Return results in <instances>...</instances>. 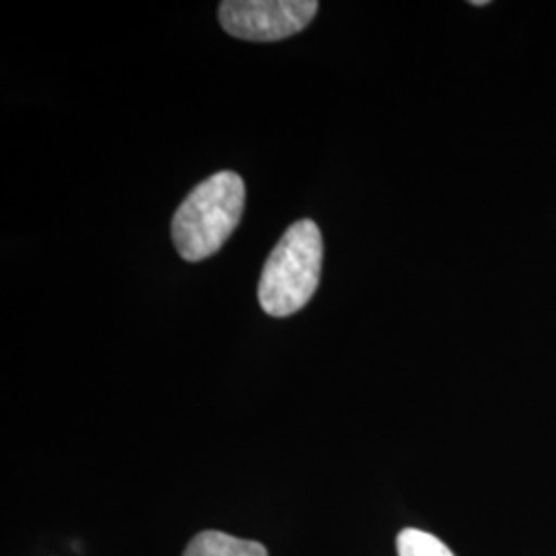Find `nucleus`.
<instances>
[{
	"instance_id": "obj_2",
	"label": "nucleus",
	"mask_w": 556,
	"mask_h": 556,
	"mask_svg": "<svg viewBox=\"0 0 556 556\" xmlns=\"http://www.w3.org/2000/svg\"><path fill=\"white\" fill-rule=\"evenodd\" d=\"M324 241L318 225L303 219L293 223L264 264L258 299L273 318H287L303 309L314 298L321 278Z\"/></svg>"
},
{
	"instance_id": "obj_3",
	"label": "nucleus",
	"mask_w": 556,
	"mask_h": 556,
	"mask_svg": "<svg viewBox=\"0 0 556 556\" xmlns=\"http://www.w3.org/2000/svg\"><path fill=\"white\" fill-rule=\"evenodd\" d=\"M316 0H227L220 2L223 29L248 41H277L303 31L318 13Z\"/></svg>"
},
{
	"instance_id": "obj_4",
	"label": "nucleus",
	"mask_w": 556,
	"mask_h": 556,
	"mask_svg": "<svg viewBox=\"0 0 556 556\" xmlns=\"http://www.w3.org/2000/svg\"><path fill=\"white\" fill-rule=\"evenodd\" d=\"M184 556H268V551L260 542L208 530L192 538Z\"/></svg>"
},
{
	"instance_id": "obj_5",
	"label": "nucleus",
	"mask_w": 556,
	"mask_h": 556,
	"mask_svg": "<svg viewBox=\"0 0 556 556\" xmlns=\"http://www.w3.org/2000/svg\"><path fill=\"white\" fill-rule=\"evenodd\" d=\"M397 556H456L438 536L406 528L397 534Z\"/></svg>"
},
{
	"instance_id": "obj_1",
	"label": "nucleus",
	"mask_w": 556,
	"mask_h": 556,
	"mask_svg": "<svg viewBox=\"0 0 556 556\" xmlns=\"http://www.w3.org/2000/svg\"><path fill=\"white\" fill-rule=\"evenodd\" d=\"M245 206V184L236 172H219L199 184L179 204L172 238L188 262L211 258L233 236Z\"/></svg>"
}]
</instances>
